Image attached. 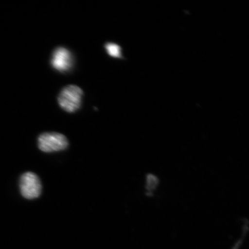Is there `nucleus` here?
<instances>
[{
  "label": "nucleus",
  "mask_w": 249,
  "mask_h": 249,
  "mask_svg": "<svg viewBox=\"0 0 249 249\" xmlns=\"http://www.w3.org/2000/svg\"><path fill=\"white\" fill-rule=\"evenodd\" d=\"M83 91L74 85L67 86L61 90L58 96L60 107L68 113H74L79 110L82 105Z\"/></svg>",
  "instance_id": "f257e3e1"
},
{
  "label": "nucleus",
  "mask_w": 249,
  "mask_h": 249,
  "mask_svg": "<svg viewBox=\"0 0 249 249\" xmlns=\"http://www.w3.org/2000/svg\"><path fill=\"white\" fill-rule=\"evenodd\" d=\"M38 143L39 148L45 152L65 150L68 147L66 137L62 134L55 132L42 133L38 138Z\"/></svg>",
  "instance_id": "f03ea898"
},
{
  "label": "nucleus",
  "mask_w": 249,
  "mask_h": 249,
  "mask_svg": "<svg viewBox=\"0 0 249 249\" xmlns=\"http://www.w3.org/2000/svg\"><path fill=\"white\" fill-rule=\"evenodd\" d=\"M21 195L24 198L32 200L39 197L42 192V184L38 176L32 172H27L20 179Z\"/></svg>",
  "instance_id": "7ed1b4c3"
},
{
  "label": "nucleus",
  "mask_w": 249,
  "mask_h": 249,
  "mask_svg": "<svg viewBox=\"0 0 249 249\" xmlns=\"http://www.w3.org/2000/svg\"><path fill=\"white\" fill-rule=\"evenodd\" d=\"M73 64L72 54L67 49L58 47L53 53L51 65L55 70L61 72H65L71 69Z\"/></svg>",
  "instance_id": "20e7f679"
},
{
  "label": "nucleus",
  "mask_w": 249,
  "mask_h": 249,
  "mask_svg": "<svg viewBox=\"0 0 249 249\" xmlns=\"http://www.w3.org/2000/svg\"><path fill=\"white\" fill-rule=\"evenodd\" d=\"M105 48L109 55L117 58H123L122 49L120 45L114 43H107L105 45Z\"/></svg>",
  "instance_id": "39448f33"
},
{
  "label": "nucleus",
  "mask_w": 249,
  "mask_h": 249,
  "mask_svg": "<svg viewBox=\"0 0 249 249\" xmlns=\"http://www.w3.org/2000/svg\"><path fill=\"white\" fill-rule=\"evenodd\" d=\"M158 185V179L157 177L153 174H149L146 178V188L148 192L154 191Z\"/></svg>",
  "instance_id": "423d86ee"
}]
</instances>
